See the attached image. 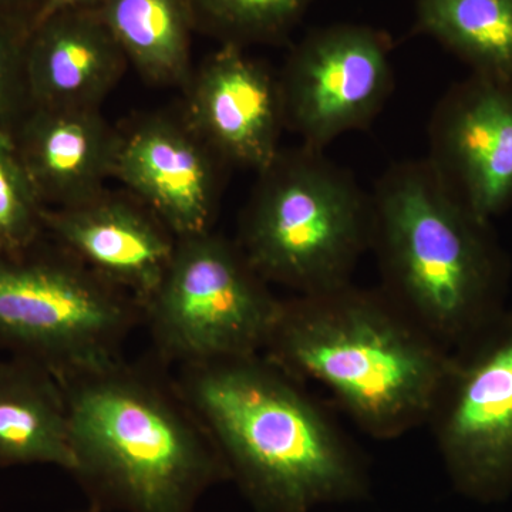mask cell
<instances>
[{
	"label": "cell",
	"instance_id": "cell-1",
	"mask_svg": "<svg viewBox=\"0 0 512 512\" xmlns=\"http://www.w3.org/2000/svg\"><path fill=\"white\" fill-rule=\"evenodd\" d=\"M123 357L57 376L69 413L72 476L99 512H195L229 480L175 377Z\"/></svg>",
	"mask_w": 512,
	"mask_h": 512
},
{
	"label": "cell",
	"instance_id": "cell-2",
	"mask_svg": "<svg viewBox=\"0 0 512 512\" xmlns=\"http://www.w3.org/2000/svg\"><path fill=\"white\" fill-rule=\"evenodd\" d=\"M175 380L256 512H309L365 494L348 437L262 353L180 366Z\"/></svg>",
	"mask_w": 512,
	"mask_h": 512
},
{
	"label": "cell",
	"instance_id": "cell-3",
	"mask_svg": "<svg viewBox=\"0 0 512 512\" xmlns=\"http://www.w3.org/2000/svg\"><path fill=\"white\" fill-rule=\"evenodd\" d=\"M450 352L382 289L350 282L282 299L262 355L325 387L367 436L392 440L427 424Z\"/></svg>",
	"mask_w": 512,
	"mask_h": 512
},
{
	"label": "cell",
	"instance_id": "cell-4",
	"mask_svg": "<svg viewBox=\"0 0 512 512\" xmlns=\"http://www.w3.org/2000/svg\"><path fill=\"white\" fill-rule=\"evenodd\" d=\"M370 198L380 289L444 348L507 309L511 264L493 222L464 207L426 158L390 165Z\"/></svg>",
	"mask_w": 512,
	"mask_h": 512
},
{
	"label": "cell",
	"instance_id": "cell-5",
	"mask_svg": "<svg viewBox=\"0 0 512 512\" xmlns=\"http://www.w3.org/2000/svg\"><path fill=\"white\" fill-rule=\"evenodd\" d=\"M370 234V194L323 151L301 146L258 173L235 242L269 285L311 295L352 282Z\"/></svg>",
	"mask_w": 512,
	"mask_h": 512
},
{
	"label": "cell",
	"instance_id": "cell-6",
	"mask_svg": "<svg viewBox=\"0 0 512 512\" xmlns=\"http://www.w3.org/2000/svg\"><path fill=\"white\" fill-rule=\"evenodd\" d=\"M141 309L43 237L0 254V349L35 360L56 376L121 357Z\"/></svg>",
	"mask_w": 512,
	"mask_h": 512
},
{
	"label": "cell",
	"instance_id": "cell-7",
	"mask_svg": "<svg viewBox=\"0 0 512 512\" xmlns=\"http://www.w3.org/2000/svg\"><path fill=\"white\" fill-rule=\"evenodd\" d=\"M281 302L237 242L208 231L177 239L141 323L163 365L261 355Z\"/></svg>",
	"mask_w": 512,
	"mask_h": 512
},
{
	"label": "cell",
	"instance_id": "cell-8",
	"mask_svg": "<svg viewBox=\"0 0 512 512\" xmlns=\"http://www.w3.org/2000/svg\"><path fill=\"white\" fill-rule=\"evenodd\" d=\"M427 426L461 493H512V309L451 350Z\"/></svg>",
	"mask_w": 512,
	"mask_h": 512
},
{
	"label": "cell",
	"instance_id": "cell-9",
	"mask_svg": "<svg viewBox=\"0 0 512 512\" xmlns=\"http://www.w3.org/2000/svg\"><path fill=\"white\" fill-rule=\"evenodd\" d=\"M392 49L390 36L372 26L313 29L278 76L285 128L320 151L349 131L365 130L393 92Z\"/></svg>",
	"mask_w": 512,
	"mask_h": 512
},
{
	"label": "cell",
	"instance_id": "cell-10",
	"mask_svg": "<svg viewBox=\"0 0 512 512\" xmlns=\"http://www.w3.org/2000/svg\"><path fill=\"white\" fill-rule=\"evenodd\" d=\"M443 184L481 220L512 207V82L471 73L444 93L429 123Z\"/></svg>",
	"mask_w": 512,
	"mask_h": 512
},
{
	"label": "cell",
	"instance_id": "cell-11",
	"mask_svg": "<svg viewBox=\"0 0 512 512\" xmlns=\"http://www.w3.org/2000/svg\"><path fill=\"white\" fill-rule=\"evenodd\" d=\"M222 167L185 119L153 116L117 130L113 177L175 238L212 231Z\"/></svg>",
	"mask_w": 512,
	"mask_h": 512
},
{
	"label": "cell",
	"instance_id": "cell-12",
	"mask_svg": "<svg viewBox=\"0 0 512 512\" xmlns=\"http://www.w3.org/2000/svg\"><path fill=\"white\" fill-rule=\"evenodd\" d=\"M184 119L227 165L261 173L281 153L279 79L244 47L222 45L192 74Z\"/></svg>",
	"mask_w": 512,
	"mask_h": 512
},
{
	"label": "cell",
	"instance_id": "cell-13",
	"mask_svg": "<svg viewBox=\"0 0 512 512\" xmlns=\"http://www.w3.org/2000/svg\"><path fill=\"white\" fill-rule=\"evenodd\" d=\"M43 227L50 241L140 309L163 281L178 239L133 195L106 191L72 207H45Z\"/></svg>",
	"mask_w": 512,
	"mask_h": 512
},
{
	"label": "cell",
	"instance_id": "cell-14",
	"mask_svg": "<svg viewBox=\"0 0 512 512\" xmlns=\"http://www.w3.org/2000/svg\"><path fill=\"white\" fill-rule=\"evenodd\" d=\"M10 137L46 208L92 200L113 177L117 130L100 109L30 106Z\"/></svg>",
	"mask_w": 512,
	"mask_h": 512
},
{
	"label": "cell",
	"instance_id": "cell-15",
	"mask_svg": "<svg viewBox=\"0 0 512 512\" xmlns=\"http://www.w3.org/2000/svg\"><path fill=\"white\" fill-rule=\"evenodd\" d=\"M127 64L97 8L50 16L33 26L26 47L30 106L100 109Z\"/></svg>",
	"mask_w": 512,
	"mask_h": 512
},
{
	"label": "cell",
	"instance_id": "cell-16",
	"mask_svg": "<svg viewBox=\"0 0 512 512\" xmlns=\"http://www.w3.org/2000/svg\"><path fill=\"white\" fill-rule=\"evenodd\" d=\"M35 464L73 471L62 384L35 360L0 357V468Z\"/></svg>",
	"mask_w": 512,
	"mask_h": 512
},
{
	"label": "cell",
	"instance_id": "cell-17",
	"mask_svg": "<svg viewBox=\"0 0 512 512\" xmlns=\"http://www.w3.org/2000/svg\"><path fill=\"white\" fill-rule=\"evenodd\" d=\"M96 8L141 76L187 86L191 32L197 28L190 0H104Z\"/></svg>",
	"mask_w": 512,
	"mask_h": 512
},
{
	"label": "cell",
	"instance_id": "cell-18",
	"mask_svg": "<svg viewBox=\"0 0 512 512\" xmlns=\"http://www.w3.org/2000/svg\"><path fill=\"white\" fill-rule=\"evenodd\" d=\"M416 30L471 73L512 82V0H416Z\"/></svg>",
	"mask_w": 512,
	"mask_h": 512
},
{
	"label": "cell",
	"instance_id": "cell-19",
	"mask_svg": "<svg viewBox=\"0 0 512 512\" xmlns=\"http://www.w3.org/2000/svg\"><path fill=\"white\" fill-rule=\"evenodd\" d=\"M315 0H190L195 23L222 40L245 47L278 43L291 35Z\"/></svg>",
	"mask_w": 512,
	"mask_h": 512
},
{
	"label": "cell",
	"instance_id": "cell-20",
	"mask_svg": "<svg viewBox=\"0 0 512 512\" xmlns=\"http://www.w3.org/2000/svg\"><path fill=\"white\" fill-rule=\"evenodd\" d=\"M45 205L10 134L0 131V254H16L45 237Z\"/></svg>",
	"mask_w": 512,
	"mask_h": 512
},
{
	"label": "cell",
	"instance_id": "cell-21",
	"mask_svg": "<svg viewBox=\"0 0 512 512\" xmlns=\"http://www.w3.org/2000/svg\"><path fill=\"white\" fill-rule=\"evenodd\" d=\"M32 25L25 20L0 16V131L13 127L29 110L26 83V47Z\"/></svg>",
	"mask_w": 512,
	"mask_h": 512
},
{
	"label": "cell",
	"instance_id": "cell-22",
	"mask_svg": "<svg viewBox=\"0 0 512 512\" xmlns=\"http://www.w3.org/2000/svg\"><path fill=\"white\" fill-rule=\"evenodd\" d=\"M45 0H0V16L25 20L33 25Z\"/></svg>",
	"mask_w": 512,
	"mask_h": 512
},
{
	"label": "cell",
	"instance_id": "cell-23",
	"mask_svg": "<svg viewBox=\"0 0 512 512\" xmlns=\"http://www.w3.org/2000/svg\"><path fill=\"white\" fill-rule=\"evenodd\" d=\"M101 2H104V0H45L35 20H33L32 28L37 23L50 18V16L57 15V13L72 9L96 8Z\"/></svg>",
	"mask_w": 512,
	"mask_h": 512
},
{
	"label": "cell",
	"instance_id": "cell-24",
	"mask_svg": "<svg viewBox=\"0 0 512 512\" xmlns=\"http://www.w3.org/2000/svg\"><path fill=\"white\" fill-rule=\"evenodd\" d=\"M69 512H99L97 510H94L92 507L84 508V510H77V511H69Z\"/></svg>",
	"mask_w": 512,
	"mask_h": 512
}]
</instances>
